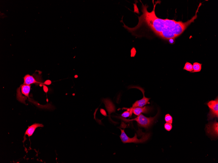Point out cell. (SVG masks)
Here are the masks:
<instances>
[{
  "label": "cell",
  "instance_id": "1",
  "mask_svg": "<svg viewBox=\"0 0 218 163\" xmlns=\"http://www.w3.org/2000/svg\"><path fill=\"white\" fill-rule=\"evenodd\" d=\"M153 5V8L151 12H149L148 6L142 3V14L138 16V22L135 27L129 28L123 22V27L130 33L132 35L146 28L152 32L156 36L162 39L169 40L174 39L181 35L188 27L197 18L199 9L201 5L199 4L195 16L190 20L186 22L176 21L174 20L163 19L158 17L155 13L156 7L159 1Z\"/></svg>",
  "mask_w": 218,
  "mask_h": 163
},
{
  "label": "cell",
  "instance_id": "2",
  "mask_svg": "<svg viewBox=\"0 0 218 163\" xmlns=\"http://www.w3.org/2000/svg\"><path fill=\"white\" fill-rule=\"evenodd\" d=\"M121 131V135H120V138H121L122 142L124 143H144L149 138L151 134L150 133L143 134V136L141 139L137 138V134H135L134 137L133 138H130L127 136L125 132V129L123 130L120 129Z\"/></svg>",
  "mask_w": 218,
  "mask_h": 163
},
{
  "label": "cell",
  "instance_id": "3",
  "mask_svg": "<svg viewBox=\"0 0 218 163\" xmlns=\"http://www.w3.org/2000/svg\"><path fill=\"white\" fill-rule=\"evenodd\" d=\"M159 111H158L156 115L153 117H147L141 114L138 116L136 118L132 119L126 120L128 121L135 120L138 123L140 126L148 129L151 127L155 122L158 117L159 116Z\"/></svg>",
  "mask_w": 218,
  "mask_h": 163
},
{
  "label": "cell",
  "instance_id": "4",
  "mask_svg": "<svg viewBox=\"0 0 218 163\" xmlns=\"http://www.w3.org/2000/svg\"><path fill=\"white\" fill-rule=\"evenodd\" d=\"M31 88V85L24 84L21 85L17 90V100L21 103L26 104L25 101L29 97Z\"/></svg>",
  "mask_w": 218,
  "mask_h": 163
},
{
  "label": "cell",
  "instance_id": "5",
  "mask_svg": "<svg viewBox=\"0 0 218 163\" xmlns=\"http://www.w3.org/2000/svg\"><path fill=\"white\" fill-rule=\"evenodd\" d=\"M209 108L210 111L208 115V120L218 118V98L217 97L215 100L209 101L207 103Z\"/></svg>",
  "mask_w": 218,
  "mask_h": 163
},
{
  "label": "cell",
  "instance_id": "6",
  "mask_svg": "<svg viewBox=\"0 0 218 163\" xmlns=\"http://www.w3.org/2000/svg\"><path fill=\"white\" fill-rule=\"evenodd\" d=\"M206 131L207 134L214 138H218V123L216 120L210 122L206 126Z\"/></svg>",
  "mask_w": 218,
  "mask_h": 163
},
{
  "label": "cell",
  "instance_id": "7",
  "mask_svg": "<svg viewBox=\"0 0 218 163\" xmlns=\"http://www.w3.org/2000/svg\"><path fill=\"white\" fill-rule=\"evenodd\" d=\"M138 88L141 91L143 94V98L141 100L135 102V103L133 104L132 107L131 108H134L137 107H142L147 104L149 103V101L150 98H147L145 96V91L144 90L141 88L138 87Z\"/></svg>",
  "mask_w": 218,
  "mask_h": 163
},
{
  "label": "cell",
  "instance_id": "8",
  "mask_svg": "<svg viewBox=\"0 0 218 163\" xmlns=\"http://www.w3.org/2000/svg\"><path fill=\"white\" fill-rule=\"evenodd\" d=\"M131 108L132 109L134 114L137 116L140 115L142 113H148L151 112L152 110V108L148 106H145L143 107H137Z\"/></svg>",
  "mask_w": 218,
  "mask_h": 163
},
{
  "label": "cell",
  "instance_id": "9",
  "mask_svg": "<svg viewBox=\"0 0 218 163\" xmlns=\"http://www.w3.org/2000/svg\"><path fill=\"white\" fill-rule=\"evenodd\" d=\"M44 126L42 124L40 123H35L29 126L27 130L26 131L24 136V142L26 140L25 136L27 135L29 137L32 136L34 132L36 129L38 127H43Z\"/></svg>",
  "mask_w": 218,
  "mask_h": 163
},
{
  "label": "cell",
  "instance_id": "10",
  "mask_svg": "<svg viewBox=\"0 0 218 163\" xmlns=\"http://www.w3.org/2000/svg\"><path fill=\"white\" fill-rule=\"evenodd\" d=\"M24 84L27 85H31L33 84H36L39 83L36 80L33 76L28 74L26 75L24 77Z\"/></svg>",
  "mask_w": 218,
  "mask_h": 163
},
{
  "label": "cell",
  "instance_id": "11",
  "mask_svg": "<svg viewBox=\"0 0 218 163\" xmlns=\"http://www.w3.org/2000/svg\"><path fill=\"white\" fill-rule=\"evenodd\" d=\"M202 64L197 62L194 63L193 64V71L191 73H197L201 71L202 68Z\"/></svg>",
  "mask_w": 218,
  "mask_h": 163
},
{
  "label": "cell",
  "instance_id": "12",
  "mask_svg": "<svg viewBox=\"0 0 218 163\" xmlns=\"http://www.w3.org/2000/svg\"><path fill=\"white\" fill-rule=\"evenodd\" d=\"M183 70L191 73L193 71L192 64L189 62H186L183 68Z\"/></svg>",
  "mask_w": 218,
  "mask_h": 163
},
{
  "label": "cell",
  "instance_id": "13",
  "mask_svg": "<svg viewBox=\"0 0 218 163\" xmlns=\"http://www.w3.org/2000/svg\"><path fill=\"white\" fill-rule=\"evenodd\" d=\"M165 120L167 123L172 124L173 122L172 117L169 114H166L165 116Z\"/></svg>",
  "mask_w": 218,
  "mask_h": 163
},
{
  "label": "cell",
  "instance_id": "14",
  "mask_svg": "<svg viewBox=\"0 0 218 163\" xmlns=\"http://www.w3.org/2000/svg\"><path fill=\"white\" fill-rule=\"evenodd\" d=\"M164 128L167 131H170L172 128V125L171 124L167 123L165 124Z\"/></svg>",
  "mask_w": 218,
  "mask_h": 163
},
{
  "label": "cell",
  "instance_id": "15",
  "mask_svg": "<svg viewBox=\"0 0 218 163\" xmlns=\"http://www.w3.org/2000/svg\"><path fill=\"white\" fill-rule=\"evenodd\" d=\"M122 116L123 117H127L130 116V113L129 111L124 112L122 114Z\"/></svg>",
  "mask_w": 218,
  "mask_h": 163
},
{
  "label": "cell",
  "instance_id": "16",
  "mask_svg": "<svg viewBox=\"0 0 218 163\" xmlns=\"http://www.w3.org/2000/svg\"><path fill=\"white\" fill-rule=\"evenodd\" d=\"M100 112L104 116H106L107 115V113L106 111L104 110V109H100Z\"/></svg>",
  "mask_w": 218,
  "mask_h": 163
},
{
  "label": "cell",
  "instance_id": "17",
  "mask_svg": "<svg viewBox=\"0 0 218 163\" xmlns=\"http://www.w3.org/2000/svg\"><path fill=\"white\" fill-rule=\"evenodd\" d=\"M52 82L50 80H47L44 83V84L47 85H50L51 84Z\"/></svg>",
  "mask_w": 218,
  "mask_h": 163
},
{
  "label": "cell",
  "instance_id": "18",
  "mask_svg": "<svg viewBox=\"0 0 218 163\" xmlns=\"http://www.w3.org/2000/svg\"><path fill=\"white\" fill-rule=\"evenodd\" d=\"M169 43L171 44H174V39H171L168 40Z\"/></svg>",
  "mask_w": 218,
  "mask_h": 163
},
{
  "label": "cell",
  "instance_id": "19",
  "mask_svg": "<svg viewBox=\"0 0 218 163\" xmlns=\"http://www.w3.org/2000/svg\"><path fill=\"white\" fill-rule=\"evenodd\" d=\"M44 89L45 92L47 93L48 92V89L46 86L44 85Z\"/></svg>",
  "mask_w": 218,
  "mask_h": 163
}]
</instances>
